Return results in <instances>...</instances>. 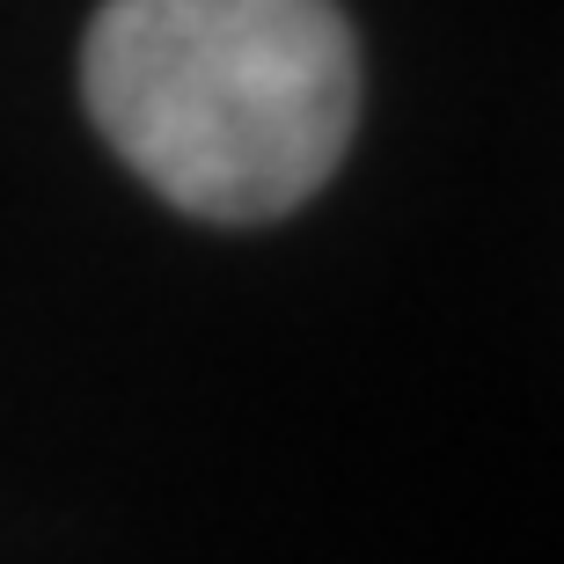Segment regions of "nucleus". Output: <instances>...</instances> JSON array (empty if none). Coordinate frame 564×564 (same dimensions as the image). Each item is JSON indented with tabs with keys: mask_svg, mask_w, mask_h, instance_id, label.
<instances>
[{
	"mask_svg": "<svg viewBox=\"0 0 564 564\" xmlns=\"http://www.w3.org/2000/svg\"><path fill=\"white\" fill-rule=\"evenodd\" d=\"M82 96L169 206L257 228L308 206L345 162L359 44L337 0H104Z\"/></svg>",
	"mask_w": 564,
	"mask_h": 564,
	"instance_id": "f257e3e1",
	"label": "nucleus"
}]
</instances>
